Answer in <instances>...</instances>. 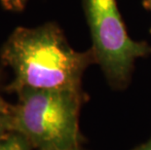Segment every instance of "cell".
<instances>
[{
	"label": "cell",
	"instance_id": "obj_6",
	"mask_svg": "<svg viewBox=\"0 0 151 150\" xmlns=\"http://www.w3.org/2000/svg\"><path fill=\"white\" fill-rule=\"evenodd\" d=\"M11 133L10 113H0V140Z\"/></svg>",
	"mask_w": 151,
	"mask_h": 150
},
{
	"label": "cell",
	"instance_id": "obj_2",
	"mask_svg": "<svg viewBox=\"0 0 151 150\" xmlns=\"http://www.w3.org/2000/svg\"><path fill=\"white\" fill-rule=\"evenodd\" d=\"M17 95L19 101L10 112L11 132L37 150L79 147V114L88 98L84 92L27 89Z\"/></svg>",
	"mask_w": 151,
	"mask_h": 150
},
{
	"label": "cell",
	"instance_id": "obj_1",
	"mask_svg": "<svg viewBox=\"0 0 151 150\" xmlns=\"http://www.w3.org/2000/svg\"><path fill=\"white\" fill-rule=\"evenodd\" d=\"M0 58L14 73L7 90L16 94L27 89L83 92V74L97 63L92 48L75 51L54 23L17 27L3 44Z\"/></svg>",
	"mask_w": 151,
	"mask_h": 150
},
{
	"label": "cell",
	"instance_id": "obj_7",
	"mask_svg": "<svg viewBox=\"0 0 151 150\" xmlns=\"http://www.w3.org/2000/svg\"><path fill=\"white\" fill-rule=\"evenodd\" d=\"M13 105H9L0 98V113H10Z\"/></svg>",
	"mask_w": 151,
	"mask_h": 150
},
{
	"label": "cell",
	"instance_id": "obj_3",
	"mask_svg": "<svg viewBox=\"0 0 151 150\" xmlns=\"http://www.w3.org/2000/svg\"><path fill=\"white\" fill-rule=\"evenodd\" d=\"M92 36V50L112 88L129 85L134 60L151 55L146 42L134 41L118 10L116 0H81Z\"/></svg>",
	"mask_w": 151,
	"mask_h": 150
},
{
	"label": "cell",
	"instance_id": "obj_10",
	"mask_svg": "<svg viewBox=\"0 0 151 150\" xmlns=\"http://www.w3.org/2000/svg\"><path fill=\"white\" fill-rule=\"evenodd\" d=\"M40 150H82L79 147H73V148H66V149H40Z\"/></svg>",
	"mask_w": 151,
	"mask_h": 150
},
{
	"label": "cell",
	"instance_id": "obj_9",
	"mask_svg": "<svg viewBox=\"0 0 151 150\" xmlns=\"http://www.w3.org/2000/svg\"><path fill=\"white\" fill-rule=\"evenodd\" d=\"M142 5L144 8L151 12V0H143ZM150 33H151V28H150Z\"/></svg>",
	"mask_w": 151,
	"mask_h": 150
},
{
	"label": "cell",
	"instance_id": "obj_5",
	"mask_svg": "<svg viewBox=\"0 0 151 150\" xmlns=\"http://www.w3.org/2000/svg\"><path fill=\"white\" fill-rule=\"evenodd\" d=\"M28 0H0L2 7L10 12H21L25 8Z\"/></svg>",
	"mask_w": 151,
	"mask_h": 150
},
{
	"label": "cell",
	"instance_id": "obj_8",
	"mask_svg": "<svg viewBox=\"0 0 151 150\" xmlns=\"http://www.w3.org/2000/svg\"><path fill=\"white\" fill-rule=\"evenodd\" d=\"M134 150H151V136L146 142H144L141 145L137 146V147L134 148Z\"/></svg>",
	"mask_w": 151,
	"mask_h": 150
},
{
	"label": "cell",
	"instance_id": "obj_4",
	"mask_svg": "<svg viewBox=\"0 0 151 150\" xmlns=\"http://www.w3.org/2000/svg\"><path fill=\"white\" fill-rule=\"evenodd\" d=\"M30 147L27 139L15 132L9 133L0 140V150H29Z\"/></svg>",
	"mask_w": 151,
	"mask_h": 150
}]
</instances>
